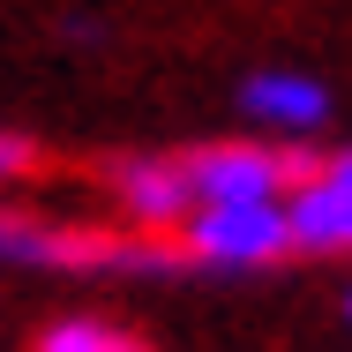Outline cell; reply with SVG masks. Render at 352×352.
Here are the masks:
<instances>
[{"label": "cell", "instance_id": "cell-1", "mask_svg": "<svg viewBox=\"0 0 352 352\" xmlns=\"http://www.w3.org/2000/svg\"><path fill=\"white\" fill-rule=\"evenodd\" d=\"M180 157H188L195 210L203 203H285L292 188H307L322 173V157H307V142H203Z\"/></svg>", "mask_w": 352, "mask_h": 352}, {"label": "cell", "instance_id": "cell-6", "mask_svg": "<svg viewBox=\"0 0 352 352\" xmlns=\"http://www.w3.org/2000/svg\"><path fill=\"white\" fill-rule=\"evenodd\" d=\"M38 352H150L135 330H120V322H105V315H68V322H53Z\"/></svg>", "mask_w": 352, "mask_h": 352}, {"label": "cell", "instance_id": "cell-3", "mask_svg": "<svg viewBox=\"0 0 352 352\" xmlns=\"http://www.w3.org/2000/svg\"><path fill=\"white\" fill-rule=\"evenodd\" d=\"M105 195L128 210L142 232H180L195 217V188H188V157L180 150H135V157H105L98 165Z\"/></svg>", "mask_w": 352, "mask_h": 352}, {"label": "cell", "instance_id": "cell-7", "mask_svg": "<svg viewBox=\"0 0 352 352\" xmlns=\"http://www.w3.org/2000/svg\"><path fill=\"white\" fill-rule=\"evenodd\" d=\"M38 165H45V150H38V142L15 135V128H0V188H8V180H30Z\"/></svg>", "mask_w": 352, "mask_h": 352}, {"label": "cell", "instance_id": "cell-2", "mask_svg": "<svg viewBox=\"0 0 352 352\" xmlns=\"http://www.w3.org/2000/svg\"><path fill=\"white\" fill-rule=\"evenodd\" d=\"M180 255L195 270H270L292 255L285 203H203L180 225Z\"/></svg>", "mask_w": 352, "mask_h": 352}, {"label": "cell", "instance_id": "cell-5", "mask_svg": "<svg viewBox=\"0 0 352 352\" xmlns=\"http://www.w3.org/2000/svg\"><path fill=\"white\" fill-rule=\"evenodd\" d=\"M240 105H248L263 128H292V135H307V128L330 120V90H322L315 75H292V68L248 75V82H240Z\"/></svg>", "mask_w": 352, "mask_h": 352}, {"label": "cell", "instance_id": "cell-4", "mask_svg": "<svg viewBox=\"0 0 352 352\" xmlns=\"http://www.w3.org/2000/svg\"><path fill=\"white\" fill-rule=\"evenodd\" d=\"M285 225L307 255H352V150L322 157V173L285 195Z\"/></svg>", "mask_w": 352, "mask_h": 352}, {"label": "cell", "instance_id": "cell-9", "mask_svg": "<svg viewBox=\"0 0 352 352\" xmlns=\"http://www.w3.org/2000/svg\"><path fill=\"white\" fill-rule=\"evenodd\" d=\"M345 315H352V292H345Z\"/></svg>", "mask_w": 352, "mask_h": 352}, {"label": "cell", "instance_id": "cell-8", "mask_svg": "<svg viewBox=\"0 0 352 352\" xmlns=\"http://www.w3.org/2000/svg\"><path fill=\"white\" fill-rule=\"evenodd\" d=\"M68 38H75V45H98L105 23H98V15H68Z\"/></svg>", "mask_w": 352, "mask_h": 352}]
</instances>
